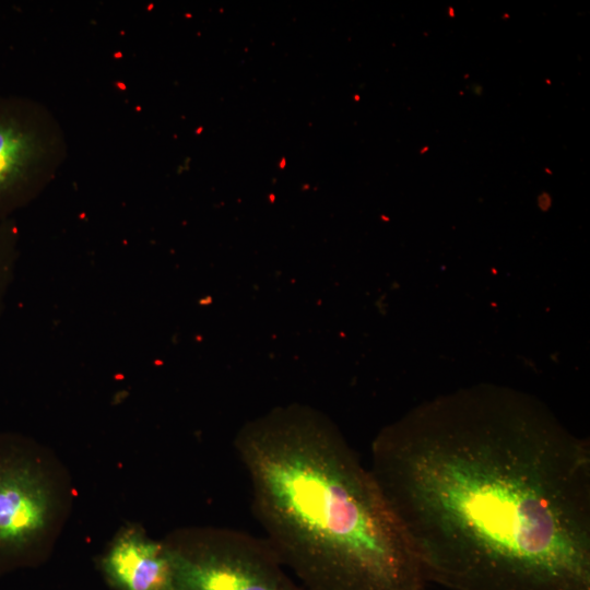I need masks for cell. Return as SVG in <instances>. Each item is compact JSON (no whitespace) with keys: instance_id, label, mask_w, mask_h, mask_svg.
Listing matches in <instances>:
<instances>
[{"instance_id":"6da1fadb","label":"cell","mask_w":590,"mask_h":590,"mask_svg":"<svg viewBox=\"0 0 590 590\" xmlns=\"http://www.w3.org/2000/svg\"><path fill=\"white\" fill-rule=\"evenodd\" d=\"M439 408L371 446L423 568L448 590H590L588 442L517 406Z\"/></svg>"},{"instance_id":"8992f818","label":"cell","mask_w":590,"mask_h":590,"mask_svg":"<svg viewBox=\"0 0 590 590\" xmlns=\"http://www.w3.org/2000/svg\"><path fill=\"white\" fill-rule=\"evenodd\" d=\"M103 569L118 590H172L173 565L166 544L139 532L118 538L103 559Z\"/></svg>"},{"instance_id":"7a4b0ae2","label":"cell","mask_w":590,"mask_h":590,"mask_svg":"<svg viewBox=\"0 0 590 590\" xmlns=\"http://www.w3.org/2000/svg\"><path fill=\"white\" fill-rule=\"evenodd\" d=\"M267 541L311 590H425L369 467L330 428L283 421L236 441Z\"/></svg>"},{"instance_id":"277c9868","label":"cell","mask_w":590,"mask_h":590,"mask_svg":"<svg viewBox=\"0 0 590 590\" xmlns=\"http://www.w3.org/2000/svg\"><path fill=\"white\" fill-rule=\"evenodd\" d=\"M28 451L21 439L0 437V566L23 560L51 516L47 479Z\"/></svg>"},{"instance_id":"52a82bcc","label":"cell","mask_w":590,"mask_h":590,"mask_svg":"<svg viewBox=\"0 0 590 590\" xmlns=\"http://www.w3.org/2000/svg\"><path fill=\"white\" fill-rule=\"evenodd\" d=\"M19 232L10 219L0 223V317L14 279L19 249Z\"/></svg>"},{"instance_id":"5b68a950","label":"cell","mask_w":590,"mask_h":590,"mask_svg":"<svg viewBox=\"0 0 590 590\" xmlns=\"http://www.w3.org/2000/svg\"><path fill=\"white\" fill-rule=\"evenodd\" d=\"M43 142L28 108L0 98V223L30 197Z\"/></svg>"},{"instance_id":"3957f363","label":"cell","mask_w":590,"mask_h":590,"mask_svg":"<svg viewBox=\"0 0 590 590\" xmlns=\"http://www.w3.org/2000/svg\"><path fill=\"white\" fill-rule=\"evenodd\" d=\"M172 590H297L267 540L235 529L182 533L165 543Z\"/></svg>"}]
</instances>
